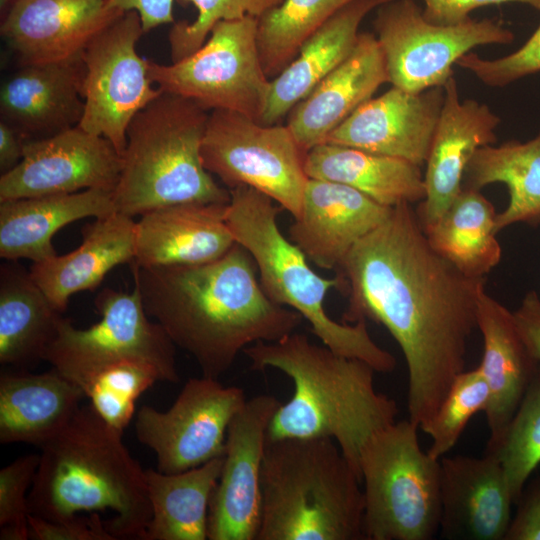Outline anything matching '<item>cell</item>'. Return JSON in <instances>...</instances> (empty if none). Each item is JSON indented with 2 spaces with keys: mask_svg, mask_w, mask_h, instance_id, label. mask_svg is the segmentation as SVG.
Wrapping results in <instances>:
<instances>
[{
  "mask_svg": "<svg viewBox=\"0 0 540 540\" xmlns=\"http://www.w3.org/2000/svg\"><path fill=\"white\" fill-rule=\"evenodd\" d=\"M0 268V363L26 366L44 359L63 318L16 261Z\"/></svg>",
  "mask_w": 540,
  "mask_h": 540,
  "instance_id": "obj_31",
  "label": "cell"
},
{
  "mask_svg": "<svg viewBox=\"0 0 540 540\" xmlns=\"http://www.w3.org/2000/svg\"><path fill=\"white\" fill-rule=\"evenodd\" d=\"M443 86L410 92L391 86L360 105L323 143L353 147L422 167L444 104Z\"/></svg>",
  "mask_w": 540,
  "mask_h": 540,
  "instance_id": "obj_17",
  "label": "cell"
},
{
  "mask_svg": "<svg viewBox=\"0 0 540 540\" xmlns=\"http://www.w3.org/2000/svg\"><path fill=\"white\" fill-rule=\"evenodd\" d=\"M182 6L193 5L196 18L173 24L168 40L172 62L195 52L208 38L212 28L220 21L244 18L259 19L279 6L283 0H176Z\"/></svg>",
  "mask_w": 540,
  "mask_h": 540,
  "instance_id": "obj_39",
  "label": "cell"
},
{
  "mask_svg": "<svg viewBox=\"0 0 540 540\" xmlns=\"http://www.w3.org/2000/svg\"><path fill=\"white\" fill-rule=\"evenodd\" d=\"M258 19L220 21L195 52L172 62L148 60V75L163 92L207 111L229 110L261 120L270 87L257 44Z\"/></svg>",
  "mask_w": 540,
  "mask_h": 540,
  "instance_id": "obj_10",
  "label": "cell"
},
{
  "mask_svg": "<svg viewBox=\"0 0 540 540\" xmlns=\"http://www.w3.org/2000/svg\"><path fill=\"white\" fill-rule=\"evenodd\" d=\"M284 210L265 194L248 186L230 190L226 222L237 244L252 256L265 294L275 303L298 312L313 334L332 351L360 359L376 372H390L395 357L371 338L365 320L340 323L326 312L331 289L346 291V280L324 278L314 272L303 251L287 239L277 217Z\"/></svg>",
  "mask_w": 540,
  "mask_h": 540,
  "instance_id": "obj_6",
  "label": "cell"
},
{
  "mask_svg": "<svg viewBox=\"0 0 540 540\" xmlns=\"http://www.w3.org/2000/svg\"><path fill=\"white\" fill-rule=\"evenodd\" d=\"M489 398L487 382L478 367L459 373L423 430L431 438L428 454L436 459L445 456L455 446L470 419L485 411Z\"/></svg>",
  "mask_w": 540,
  "mask_h": 540,
  "instance_id": "obj_38",
  "label": "cell"
},
{
  "mask_svg": "<svg viewBox=\"0 0 540 540\" xmlns=\"http://www.w3.org/2000/svg\"><path fill=\"white\" fill-rule=\"evenodd\" d=\"M513 313L518 333L530 357L540 362V298L529 291Z\"/></svg>",
  "mask_w": 540,
  "mask_h": 540,
  "instance_id": "obj_45",
  "label": "cell"
},
{
  "mask_svg": "<svg viewBox=\"0 0 540 540\" xmlns=\"http://www.w3.org/2000/svg\"><path fill=\"white\" fill-rule=\"evenodd\" d=\"M337 275L349 294L345 321H375L399 345L408 370L409 420L423 431L465 370L484 278L468 277L440 256L409 203L393 207L360 239Z\"/></svg>",
  "mask_w": 540,
  "mask_h": 540,
  "instance_id": "obj_1",
  "label": "cell"
},
{
  "mask_svg": "<svg viewBox=\"0 0 540 540\" xmlns=\"http://www.w3.org/2000/svg\"><path fill=\"white\" fill-rule=\"evenodd\" d=\"M375 11L374 35L389 83L410 92L444 86L454 76L453 66L473 48L514 40L513 32L494 19L431 23L414 0H389Z\"/></svg>",
  "mask_w": 540,
  "mask_h": 540,
  "instance_id": "obj_12",
  "label": "cell"
},
{
  "mask_svg": "<svg viewBox=\"0 0 540 540\" xmlns=\"http://www.w3.org/2000/svg\"><path fill=\"white\" fill-rule=\"evenodd\" d=\"M39 460L40 454H28L0 470V540L30 538L28 490Z\"/></svg>",
  "mask_w": 540,
  "mask_h": 540,
  "instance_id": "obj_40",
  "label": "cell"
},
{
  "mask_svg": "<svg viewBox=\"0 0 540 540\" xmlns=\"http://www.w3.org/2000/svg\"><path fill=\"white\" fill-rule=\"evenodd\" d=\"M95 307L100 320L88 328L61 319L44 361L83 393L98 372L125 361L154 367L162 382L179 381L176 346L162 326L150 320L137 287L131 292L105 288L96 296Z\"/></svg>",
  "mask_w": 540,
  "mask_h": 540,
  "instance_id": "obj_9",
  "label": "cell"
},
{
  "mask_svg": "<svg viewBox=\"0 0 540 540\" xmlns=\"http://www.w3.org/2000/svg\"><path fill=\"white\" fill-rule=\"evenodd\" d=\"M355 0H283L258 19L261 64L271 80L297 56L302 45L336 12Z\"/></svg>",
  "mask_w": 540,
  "mask_h": 540,
  "instance_id": "obj_35",
  "label": "cell"
},
{
  "mask_svg": "<svg viewBox=\"0 0 540 540\" xmlns=\"http://www.w3.org/2000/svg\"><path fill=\"white\" fill-rule=\"evenodd\" d=\"M257 272L250 253L237 243L207 263L132 265L134 286L148 316L194 358L202 376L214 379L246 347L277 341L302 323L298 312L265 294Z\"/></svg>",
  "mask_w": 540,
  "mask_h": 540,
  "instance_id": "obj_2",
  "label": "cell"
},
{
  "mask_svg": "<svg viewBox=\"0 0 540 540\" xmlns=\"http://www.w3.org/2000/svg\"><path fill=\"white\" fill-rule=\"evenodd\" d=\"M477 328L483 337L478 368L490 392L484 413L490 431L487 448L502 439L536 369L516 328L513 313L482 290L477 303Z\"/></svg>",
  "mask_w": 540,
  "mask_h": 540,
  "instance_id": "obj_26",
  "label": "cell"
},
{
  "mask_svg": "<svg viewBox=\"0 0 540 540\" xmlns=\"http://www.w3.org/2000/svg\"><path fill=\"white\" fill-rule=\"evenodd\" d=\"M121 169L122 156L114 145L78 125L27 140L20 163L1 174L0 202L87 189L114 192Z\"/></svg>",
  "mask_w": 540,
  "mask_h": 540,
  "instance_id": "obj_15",
  "label": "cell"
},
{
  "mask_svg": "<svg viewBox=\"0 0 540 540\" xmlns=\"http://www.w3.org/2000/svg\"><path fill=\"white\" fill-rule=\"evenodd\" d=\"M26 140L12 126L0 121V171L1 174L15 168L23 158Z\"/></svg>",
  "mask_w": 540,
  "mask_h": 540,
  "instance_id": "obj_47",
  "label": "cell"
},
{
  "mask_svg": "<svg viewBox=\"0 0 540 540\" xmlns=\"http://www.w3.org/2000/svg\"><path fill=\"white\" fill-rule=\"evenodd\" d=\"M243 353L252 370H279L293 384L291 398L271 420L267 440L330 438L360 476L364 446L398 414L396 402L376 390L374 368L295 331L252 344Z\"/></svg>",
  "mask_w": 540,
  "mask_h": 540,
  "instance_id": "obj_3",
  "label": "cell"
},
{
  "mask_svg": "<svg viewBox=\"0 0 540 540\" xmlns=\"http://www.w3.org/2000/svg\"><path fill=\"white\" fill-rule=\"evenodd\" d=\"M82 234L75 250L33 263L29 270L60 313L72 295L96 289L114 267L135 259L136 222L130 216L115 211L94 218Z\"/></svg>",
  "mask_w": 540,
  "mask_h": 540,
  "instance_id": "obj_25",
  "label": "cell"
},
{
  "mask_svg": "<svg viewBox=\"0 0 540 540\" xmlns=\"http://www.w3.org/2000/svg\"><path fill=\"white\" fill-rule=\"evenodd\" d=\"M0 34L19 65L80 56L123 11L107 0H1Z\"/></svg>",
  "mask_w": 540,
  "mask_h": 540,
  "instance_id": "obj_18",
  "label": "cell"
},
{
  "mask_svg": "<svg viewBox=\"0 0 540 540\" xmlns=\"http://www.w3.org/2000/svg\"><path fill=\"white\" fill-rule=\"evenodd\" d=\"M244 391L218 379H189L166 411L143 405L136 414L138 441L150 448L163 473L201 466L225 451L230 422L246 402Z\"/></svg>",
  "mask_w": 540,
  "mask_h": 540,
  "instance_id": "obj_14",
  "label": "cell"
},
{
  "mask_svg": "<svg viewBox=\"0 0 540 540\" xmlns=\"http://www.w3.org/2000/svg\"><path fill=\"white\" fill-rule=\"evenodd\" d=\"M496 215L480 190L462 187L442 215L423 230L431 247L461 273L484 278L502 255Z\"/></svg>",
  "mask_w": 540,
  "mask_h": 540,
  "instance_id": "obj_33",
  "label": "cell"
},
{
  "mask_svg": "<svg viewBox=\"0 0 540 540\" xmlns=\"http://www.w3.org/2000/svg\"><path fill=\"white\" fill-rule=\"evenodd\" d=\"M144 34L136 11H126L100 31L82 52L84 114L79 126L108 139L122 155L134 116L158 97L148 60L136 50Z\"/></svg>",
  "mask_w": 540,
  "mask_h": 540,
  "instance_id": "obj_13",
  "label": "cell"
},
{
  "mask_svg": "<svg viewBox=\"0 0 540 540\" xmlns=\"http://www.w3.org/2000/svg\"><path fill=\"white\" fill-rule=\"evenodd\" d=\"M304 168L308 178L345 184L389 208L421 202L426 194L420 166L353 147L318 144L306 153Z\"/></svg>",
  "mask_w": 540,
  "mask_h": 540,
  "instance_id": "obj_30",
  "label": "cell"
},
{
  "mask_svg": "<svg viewBox=\"0 0 540 540\" xmlns=\"http://www.w3.org/2000/svg\"><path fill=\"white\" fill-rule=\"evenodd\" d=\"M107 4L123 12L136 11L144 33L160 25L174 23V0H107Z\"/></svg>",
  "mask_w": 540,
  "mask_h": 540,
  "instance_id": "obj_46",
  "label": "cell"
},
{
  "mask_svg": "<svg viewBox=\"0 0 540 540\" xmlns=\"http://www.w3.org/2000/svg\"><path fill=\"white\" fill-rule=\"evenodd\" d=\"M361 478L330 438L267 440L256 540H362Z\"/></svg>",
  "mask_w": 540,
  "mask_h": 540,
  "instance_id": "obj_5",
  "label": "cell"
},
{
  "mask_svg": "<svg viewBox=\"0 0 540 540\" xmlns=\"http://www.w3.org/2000/svg\"><path fill=\"white\" fill-rule=\"evenodd\" d=\"M423 16L438 25H456L468 21L469 14L483 6L522 3L540 10V0H422Z\"/></svg>",
  "mask_w": 540,
  "mask_h": 540,
  "instance_id": "obj_43",
  "label": "cell"
},
{
  "mask_svg": "<svg viewBox=\"0 0 540 540\" xmlns=\"http://www.w3.org/2000/svg\"><path fill=\"white\" fill-rule=\"evenodd\" d=\"M384 83L389 78L379 43L373 33L360 32L350 55L290 111L287 126L307 153Z\"/></svg>",
  "mask_w": 540,
  "mask_h": 540,
  "instance_id": "obj_24",
  "label": "cell"
},
{
  "mask_svg": "<svg viewBox=\"0 0 540 540\" xmlns=\"http://www.w3.org/2000/svg\"><path fill=\"white\" fill-rule=\"evenodd\" d=\"M389 0H355L336 12L300 48L294 60L270 80L260 122L278 124L354 49L365 17Z\"/></svg>",
  "mask_w": 540,
  "mask_h": 540,
  "instance_id": "obj_28",
  "label": "cell"
},
{
  "mask_svg": "<svg viewBox=\"0 0 540 540\" xmlns=\"http://www.w3.org/2000/svg\"><path fill=\"white\" fill-rule=\"evenodd\" d=\"M86 398L56 369L0 376V442L41 447L60 432Z\"/></svg>",
  "mask_w": 540,
  "mask_h": 540,
  "instance_id": "obj_29",
  "label": "cell"
},
{
  "mask_svg": "<svg viewBox=\"0 0 540 540\" xmlns=\"http://www.w3.org/2000/svg\"><path fill=\"white\" fill-rule=\"evenodd\" d=\"M90 403L40 449L28 495L29 514L60 521L81 512L111 510L105 521L117 539L144 540L152 511L145 469Z\"/></svg>",
  "mask_w": 540,
  "mask_h": 540,
  "instance_id": "obj_4",
  "label": "cell"
},
{
  "mask_svg": "<svg viewBox=\"0 0 540 540\" xmlns=\"http://www.w3.org/2000/svg\"><path fill=\"white\" fill-rule=\"evenodd\" d=\"M439 534L451 540H504L513 499L504 470L491 453L443 456Z\"/></svg>",
  "mask_w": 540,
  "mask_h": 540,
  "instance_id": "obj_22",
  "label": "cell"
},
{
  "mask_svg": "<svg viewBox=\"0 0 540 540\" xmlns=\"http://www.w3.org/2000/svg\"><path fill=\"white\" fill-rule=\"evenodd\" d=\"M504 540H540V479L525 485Z\"/></svg>",
  "mask_w": 540,
  "mask_h": 540,
  "instance_id": "obj_44",
  "label": "cell"
},
{
  "mask_svg": "<svg viewBox=\"0 0 540 540\" xmlns=\"http://www.w3.org/2000/svg\"><path fill=\"white\" fill-rule=\"evenodd\" d=\"M409 419L376 432L360 457L365 540H430L441 520V463Z\"/></svg>",
  "mask_w": 540,
  "mask_h": 540,
  "instance_id": "obj_8",
  "label": "cell"
},
{
  "mask_svg": "<svg viewBox=\"0 0 540 540\" xmlns=\"http://www.w3.org/2000/svg\"><path fill=\"white\" fill-rule=\"evenodd\" d=\"M391 210L345 184L308 178L290 240L318 267L338 272L353 246Z\"/></svg>",
  "mask_w": 540,
  "mask_h": 540,
  "instance_id": "obj_19",
  "label": "cell"
},
{
  "mask_svg": "<svg viewBox=\"0 0 540 540\" xmlns=\"http://www.w3.org/2000/svg\"><path fill=\"white\" fill-rule=\"evenodd\" d=\"M441 115L425 162V198L416 210L423 229L434 223L462 189L465 169L475 152L497 141L500 118L488 105L460 100L454 76L444 84Z\"/></svg>",
  "mask_w": 540,
  "mask_h": 540,
  "instance_id": "obj_20",
  "label": "cell"
},
{
  "mask_svg": "<svg viewBox=\"0 0 540 540\" xmlns=\"http://www.w3.org/2000/svg\"><path fill=\"white\" fill-rule=\"evenodd\" d=\"M280 405L273 395L255 396L246 400L230 422L209 506V540H256L267 431Z\"/></svg>",
  "mask_w": 540,
  "mask_h": 540,
  "instance_id": "obj_16",
  "label": "cell"
},
{
  "mask_svg": "<svg viewBox=\"0 0 540 540\" xmlns=\"http://www.w3.org/2000/svg\"><path fill=\"white\" fill-rule=\"evenodd\" d=\"M305 156L287 124L267 125L229 110L209 112L202 162L229 190L251 187L295 217L308 180Z\"/></svg>",
  "mask_w": 540,
  "mask_h": 540,
  "instance_id": "obj_11",
  "label": "cell"
},
{
  "mask_svg": "<svg viewBox=\"0 0 540 540\" xmlns=\"http://www.w3.org/2000/svg\"><path fill=\"white\" fill-rule=\"evenodd\" d=\"M115 211L113 192L102 189L2 201L0 256L11 261H45L57 254L52 238L61 228Z\"/></svg>",
  "mask_w": 540,
  "mask_h": 540,
  "instance_id": "obj_27",
  "label": "cell"
},
{
  "mask_svg": "<svg viewBox=\"0 0 540 540\" xmlns=\"http://www.w3.org/2000/svg\"><path fill=\"white\" fill-rule=\"evenodd\" d=\"M223 456L178 473L145 469L151 519L144 540H206Z\"/></svg>",
  "mask_w": 540,
  "mask_h": 540,
  "instance_id": "obj_32",
  "label": "cell"
},
{
  "mask_svg": "<svg viewBox=\"0 0 540 540\" xmlns=\"http://www.w3.org/2000/svg\"><path fill=\"white\" fill-rule=\"evenodd\" d=\"M227 205L180 203L142 214L131 265H195L222 257L236 243L226 222Z\"/></svg>",
  "mask_w": 540,
  "mask_h": 540,
  "instance_id": "obj_23",
  "label": "cell"
},
{
  "mask_svg": "<svg viewBox=\"0 0 540 540\" xmlns=\"http://www.w3.org/2000/svg\"><path fill=\"white\" fill-rule=\"evenodd\" d=\"M84 77L82 54L63 61L19 65L1 84V121L26 141L78 126L85 108Z\"/></svg>",
  "mask_w": 540,
  "mask_h": 540,
  "instance_id": "obj_21",
  "label": "cell"
},
{
  "mask_svg": "<svg viewBox=\"0 0 540 540\" xmlns=\"http://www.w3.org/2000/svg\"><path fill=\"white\" fill-rule=\"evenodd\" d=\"M156 382H162V378L154 367L125 361L98 372L84 394L109 426L124 432L134 416L137 399Z\"/></svg>",
  "mask_w": 540,
  "mask_h": 540,
  "instance_id": "obj_37",
  "label": "cell"
},
{
  "mask_svg": "<svg viewBox=\"0 0 540 540\" xmlns=\"http://www.w3.org/2000/svg\"><path fill=\"white\" fill-rule=\"evenodd\" d=\"M486 452L499 460L516 504L540 464V368L535 369L502 439Z\"/></svg>",
  "mask_w": 540,
  "mask_h": 540,
  "instance_id": "obj_36",
  "label": "cell"
},
{
  "mask_svg": "<svg viewBox=\"0 0 540 540\" xmlns=\"http://www.w3.org/2000/svg\"><path fill=\"white\" fill-rule=\"evenodd\" d=\"M209 111L163 92L131 120L113 192L116 210L130 217L180 203L230 201L202 162Z\"/></svg>",
  "mask_w": 540,
  "mask_h": 540,
  "instance_id": "obj_7",
  "label": "cell"
},
{
  "mask_svg": "<svg viewBox=\"0 0 540 540\" xmlns=\"http://www.w3.org/2000/svg\"><path fill=\"white\" fill-rule=\"evenodd\" d=\"M490 87H503L540 71V24L518 50L496 59H485L469 52L457 64Z\"/></svg>",
  "mask_w": 540,
  "mask_h": 540,
  "instance_id": "obj_41",
  "label": "cell"
},
{
  "mask_svg": "<svg viewBox=\"0 0 540 540\" xmlns=\"http://www.w3.org/2000/svg\"><path fill=\"white\" fill-rule=\"evenodd\" d=\"M503 183L506 208L496 215L497 232L515 223L540 221V133L531 140H509L479 148L468 163L462 187L481 190Z\"/></svg>",
  "mask_w": 540,
  "mask_h": 540,
  "instance_id": "obj_34",
  "label": "cell"
},
{
  "mask_svg": "<svg viewBox=\"0 0 540 540\" xmlns=\"http://www.w3.org/2000/svg\"><path fill=\"white\" fill-rule=\"evenodd\" d=\"M30 538L35 540H116L99 513L75 515L60 521L28 516Z\"/></svg>",
  "mask_w": 540,
  "mask_h": 540,
  "instance_id": "obj_42",
  "label": "cell"
}]
</instances>
